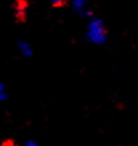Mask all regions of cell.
Here are the masks:
<instances>
[{"label": "cell", "mask_w": 138, "mask_h": 146, "mask_svg": "<svg viewBox=\"0 0 138 146\" xmlns=\"http://www.w3.org/2000/svg\"><path fill=\"white\" fill-rule=\"evenodd\" d=\"M1 146H17L13 141H11V139H8V141H4L3 143H1Z\"/></svg>", "instance_id": "cell-1"}, {"label": "cell", "mask_w": 138, "mask_h": 146, "mask_svg": "<svg viewBox=\"0 0 138 146\" xmlns=\"http://www.w3.org/2000/svg\"><path fill=\"white\" fill-rule=\"evenodd\" d=\"M52 4H53V5H60V4H61V0H52Z\"/></svg>", "instance_id": "cell-2"}]
</instances>
